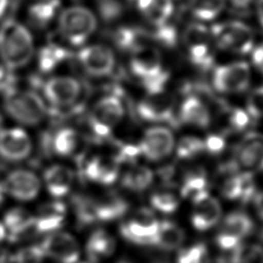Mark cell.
Masks as SVG:
<instances>
[{
	"label": "cell",
	"instance_id": "cell-24",
	"mask_svg": "<svg viewBox=\"0 0 263 263\" xmlns=\"http://www.w3.org/2000/svg\"><path fill=\"white\" fill-rule=\"evenodd\" d=\"M73 181V172L63 164H52L43 174V182L46 190L55 198L67 195L72 188Z\"/></svg>",
	"mask_w": 263,
	"mask_h": 263
},
{
	"label": "cell",
	"instance_id": "cell-31",
	"mask_svg": "<svg viewBox=\"0 0 263 263\" xmlns=\"http://www.w3.org/2000/svg\"><path fill=\"white\" fill-rule=\"evenodd\" d=\"M208 175L203 167L193 166L187 170L182 177L180 193L182 197H193L195 194L206 190Z\"/></svg>",
	"mask_w": 263,
	"mask_h": 263
},
{
	"label": "cell",
	"instance_id": "cell-25",
	"mask_svg": "<svg viewBox=\"0 0 263 263\" xmlns=\"http://www.w3.org/2000/svg\"><path fill=\"white\" fill-rule=\"evenodd\" d=\"M179 120L196 127L205 128L211 123V112L199 98L189 95L180 107Z\"/></svg>",
	"mask_w": 263,
	"mask_h": 263
},
{
	"label": "cell",
	"instance_id": "cell-37",
	"mask_svg": "<svg viewBox=\"0 0 263 263\" xmlns=\"http://www.w3.org/2000/svg\"><path fill=\"white\" fill-rule=\"evenodd\" d=\"M204 151L203 140L199 138L188 136L182 138L177 145L176 153L179 159H192Z\"/></svg>",
	"mask_w": 263,
	"mask_h": 263
},
{
	"label": "cell",
	"instance_id": "cell-28",
	"mask_svg": "<svg viewBox=\"0 0 263 263\" xmlns=\"http://www.w3.org/2000/svg\"><path fill=\"white\" fill-rule=\"evenodd\" d=\"M81 145L79 133L69 126L58 129L51 139V148L54 154L68 157L77 152Z\"/></svg>",
	"mask_w": 263,
	"mask_h": 263
},
{
	"label": "cell",
	"instance_id": "cell-19",
	"mask_svg": "<svg viewBox=\"0 0 263 263\" xmlns=\"http://www.w3.org/2000/svg\"><path fill=\"white\" fill-rule=\"evenodd\" d=\"M32 150V142L27 132L21 127L0 129V156L10 161L27 158Z\"/></svg>",
	"mask_w": 263,
	"mask_h": 263
},
{
	"label": "cell",
	"instance_id": "cell-17",
	"mask_svg": "<svg viewBox=\"0 0 263 263\" xmlns=\"http://www.w3.org/2000/svg\"><path fill=\"white\" fill-rule=\"evenodd\" d=\"M4 193L22 201L35 199L41 188V182L37 175L28 170H15L10 172L2 181Z\"/></svg>",
	"mask_w": 263,
	"mask_h": 263
},
{
	"label": "cell",
	"instance_id": "cell-9",
	"mask_svg": "<svg viewBox=\"0 0 263 263\" xmlns=\"http://www.w3.org/2000/svg\"><path fill=\"white\" fill-rule=\"evenodd\" d=\"M251 81L248 63L239 61L215 68L212 76L213 87L221 93H240L247 90Z\"/></svg>",
	"mask_w": 263,
	"mask_h": 263
},
{
	"label": "cell",
	"instance_id": "cell-12",
	"mask_svg": "<svg viewBox=\"0 0 263 263\" xmlns=\"http://www.w3.org/2000/svg\"><path fill=\"white\" fill-rule=\"evenodd\" d=\"M175 138L171 129L156 125L149 127L137 146L139 154L149 161H159L167 157L174 150Z\"/></svg>",
	"mask_w": 263,
	"mask_h": 263
},
{
	"label": "cell",
	"instance_id": "cell-32",
	"mask_svg": "<svg viewBox=\"0 0 263 263\" xmlns=\"http://www.w3.org/2000/svg\"><path fill=\"white\" fill-rule=\"evenodd\" d=\"M60 5V0H45L33 4L28 10L30 24L36 28L47 26L54 18Z\"/></svg>",
	"mask_w": 263,
	"mask_h": 263
},
{
	"label": "cell",
	"instance_id": "cell-48",
	"mask_svg": "<svg viewBox=\"0 0 263 263\" xmlns=\"http://www.w3.org/2000/svg\"><path fill=\"white\" fill-rule=\"evenodd\" d=\"M257 16L260 25L263 27V0H257Z\"/></svg>",
	"mask_w": 263,
	"mask_h": 263
},
{
	"label": "cell",
	"instance_id": "cell-13",
	"mask_svg": "<svg viewBox=\"0 0 263 263\" xmlns=\"http://www.w3.org/2000/svg\"><path fill=\"white\" fill-rule=\"evenodd\" d=\"M252 219L245 213L234 212L223 220L216 235V242L223 251H232L253 230Z\"/></svg>",
	"mask_w": 263,
	"mask_h": 263
},
{
	"label": "cell",
	"instance_id": "cell-52",
	"mask_svg": "<svg viewBox=\"0 0 263 263\" xmlns=\"http://www.w3.org/2000/svg\"><path fill=\"white\" fill-rule=\"evenodd\" d=\"M128 1H134V0H128Z\"/></svg>",
	"mask_w": 263,
	"mask_h": 263
},
{
	"label": "cell",
	"instance_id": "cell-41",
	"mask_svg": "<svg viewBox=\"0 0 263 263\" xmlns=\"http://www.w3.org/2000/svg\"><path fill=\"white\" fill-rule=\"evenodd\" d=\"M247 113L251 119L263 118V86L253 89L247 99Z\"/></svg>",
	"mask_w": 263,
	"mask_h": 263
},
{
	"label": "cell",
	"instance_id": "cell-33",
	"mask_svg": "<svg viewBox=\"0 0 263 263\" xmlns=\"http://www.w3.org/2000/svg\"><path fill=\"white\" fill-rule=\"evenodd\" d=\"M226 5V0H190L189 8L192 15L201 22L215 20L221 14Z\"/></svg>",
	"mask_w": 263,
	"mask_h": 263
},
{
	"label": "cell",
	"instance_id": "cell-39",
	"mask_svg": "<svg viewBox=\"0 0 263 263\" xmlns=\"http://www.w3.org/2000/svg\"><path fill=\"white\" fill-rule=\"evenodd\" d=\"M44 257L45 255L38 245L25 246L12 256L14 263H42Z\"/></svg>",
	"mask_w": 263,
	"mask_h": 263
},
{
	"label": "cell",
	"instance_id": "cell-11",
	"mask_svg": "<svg viewBox=\"0 0 263 263\" xmlns=\"http://www.w3.org/2000/svg\"><path fill=\"white\" fill-rule=\"evenodd\" d=\"M129 69L142 84L152 81L164 72L160 51L148 44L139 45L130 51Z\"/></svg>",
	"mask_w": 263,
	"mask_h": 263
},
{
	"label": "cell",
	"instance_id": "cell-26",
	"mask_svg": "<svg viewBox=\"0 0 263 263\" xmlns=\"http://www.w3.org/2000/svg\"><path fill=\"white\" fill-rule=\"evenodd\" d=\"M85 250L89 260L98 263L110 258L115 253L116 240L107 230L97 229L89 235Z\"/></svg>",
	"mask_w": 263,
	"mask_h": 263
},
{
	"label": "cell",
	"instance_id": "cell-51",
	"mask_svg": "<svg viewBox=\"0 0 263 263\" xmlns=\"http://www.w3.org/2000/svg\"><path fill=\"white\" fill-rule=\"evenodd\" d=\"M3 195H4V190H3V187H2V181H0V203L3 200Z\"/></svg>",
	"mask_w": 263,
	"mask_h": 263
},
{
	"label": "cell",
	"instance_id": "cell-14",
	"mask_svg": "<svg viewBox=\"0 0 263 263\" xmlns=\"http://www.w3.org/2000/svg\"><path fill=\"white\" fill-rule=\"evenodd\" d=\"M42 92L47 102L57 108L73 106L81 93L79 81L71 76H53L42 85Z\"/></svg>",
	"mask_w": 263,
	"mask_h": 263
},
{
	"label": "cell",
	"instance_id": "cell-20",
	"mask_svg": "<svg viewBox=\"0 0 263 263\" xmlns=\"http://www.w3.org/2000/svg\"><path fill=\"white\" fill-rule=\"evenodd\" d=\"M119 159L107 154H96L89 157L83 165V173L87 180L100 185L114 183L119 176Z\"/></svg>",
	"mask_w": 263,
	"mask_h": 263
},
{
	"label": "cell",
	"instance_id": "cell-6",
	"mask_svg": "<svg viewBox=\"0 0 263 263\" xmlns=\"http://www.w3.org/2000/svg\"><path fill=\"white\" fill-rule=\"evenodd\" d=\"M182 41L190 62L200 69H209L214 62L213 37L209 28L200 22L188 24L182 34Z\"/></svg>",
	"mask_w": 263,
	"mask_h": 263
},
{
	"label": "cell",
	"instance_id": "cell-2",
	"mask_svg": "<svg viewBox=\"0 0 263 263\" xmlns=\"http://www.w3.org/2000/svg\"><path fill=\"white\" fill-rule=\"evenodd\" d=\"M4 108L13 120L27 126L39 124L46 115L43 99L32 90L12 87L5 91Z\"/></svg>",
	"mask_w": 263,
	"mask_h": 263
},
{
	"label": "cell",
	"instance_id": "cell-44",
	"mask_svg": "<svg viewBox=\"0 0 263 263\" xmlns=\"http://www.w3.org/2000/svg\"><path fill=\"white\" fill-rule=\"evenodd\" d=\"M241 177V195L240 200L242 202H248L254 198L256 193V185L252 173L245 172L240 174Z\"/></svg>",
	"mask_w": 263,
	"mask_h": 263
},
{
	"label": "cell",
	"instance_id": "cell-21",
	"mask_svg": "<svg viewBox=\"0 0 263 263\" xmlns=\"http://www.w3.org/2000/svg\"><path fill=\"white\" fill-rule=\"evenodd\" d=\"M234 160L238 166L247 170H263V134L248 133L239 142L234 152Z\"/></svg>",
	"mask_w": 263,
	"mask_h": 263
},
{
	"label": "cell",
	"instance_id": "cell-40",
	"mask_svg": "<svg viewBox=\"0 0 263 263\" xmlns=\"http://www.w3.org/2000/svg\"><path fill=\"white\" fill-rule=\"evenodd\" d=\"M206 258V248L199 242L182 249L177 257V263H203Z\"/></svg>",
	"mask_w": 263,
	"mask_h": 263
},
{
	"label": "cell",
	"instance_id": "cell-49",
	"mask_svg": "<svg viewBox=\"0 0 263 263\" xmlns=\"http://www.w3.org/2000/svg\"><path fill=\"white\" fill-rule=\"evenodd\" d=\"M6 236H7V231H6L2 221L0 220V245L5 240Z\"/></svg>",
	"mask_w": 263,
	"mask_h": 263
},
{
	"label": "cell",
	"instance_id": "cell-36",
	"mask_svg": "<svg viewBox=\"0 0 263 263\" xmlns=\"http://www.w3.org/2000/svg\"><path fill=\"white\" fill-rule=\"evenodd\" d=\"M150 203L153 209L163 213L172 214L179 206V197L168 188H159L150 196Z\"/></svg>",
	"mask_w": 263,
	"mask_h": 263
},
{
	"label": "cell",
	"instance_id": "cell-50",
	"mask_svg": "<svg viewBox=\"0 0 263 263\" xmlns=\"http://www.w3.org/2000/svg\"><path fill=\"white\" fill-rule=\"evenodd\" d=\"M7 3H8V0H0V16L4 13Z\"/></svg>",
	"mask_w": 263,
	"mask_h": 263
},
{
	"label": "cell",
	"instance_id": "cell-27",
	"mask_svg": "<svg viewBox=\"0 0 263 263\" xmlns=\"http://www.w3.org/2000/svg\"><path fill=\"white\" fill-rule=\"evenodd\" d=\"M137 5L144 17L154 27L166 25L174 11L172 0H137Z\"/></svg>",
	"mask_w": 263,
	"mask_h": 263
},
{
	"label": "cell",
	"instance_id": "cell-46",
	"mask_svg": "<svg viewBox=\"0 0 263 263\" xmlns=\"http://www.w3.org/2000/svg\"><path fill=\"white\" fill-rule=\"evenodd\" d=\"M252 61L254 66L263 73V42L253 48Z\"/></svg>",
	"mask_w": 263,
	"mask_h": 263
},
{
	"label": "cell",
	"instance_id": "cell-18",
	"mask_svg": "<svg viewBox=\"0 0 263 263\" xmlns=\"http://www.w3.org/2000/svg\"><path fill=\"white\" fill-rule=\"evenodd\" d=\"M191 199L193 204L191 222L196 230H209L219 222L222 209L217 198L212 196L206 190H203L195 194Z\"/></svg>",
	"mask_w": 263,
	"mask_h": 263
},
{
	"label": "cell",
	"instance_id": "cell-22",
	"mask_svg": "<svg viewBox=\"0 0 263 263\" xmlns=\"http://www.w3.org/2000/svg\"><path fill=\"white\" fill-rule=\"evenodd\" d=\"M10 239L24 240L38 235L34 227L33 214L24 208H11L1 220Z\"/></svg>",
	"mask_w": 263,
	"mask_h": 263
},
{
	"label": "cell",
	"instance_id": "cell-15",
	"mask_svg": "<svg viewBox=\"0 0 263 263\" xmlns=\"http://www.w3.org/2000/svg\"><path fill=\"white\" fill-rule=\"evenodd\" d=\"M45 257L60 263H76L80 257V247L77 239L65 231H54L46 234L39 245Z\"/></svg>",
	"mask_w": 263,
	"mask_h": 263
},
{
	"label": "cell",
	"instance_id": "cell-35",
	"mask_svg": "<svg viewBox=\"0 0 263 263\" xmlns=\"http://www.w3.org/2000/svg\"><path fill=\"white\" fill-rule=\"evenodd\" d=\"M146 33L138 28L134 27H120L118 28L113 35L115 44L123 50L132 51L139 45H142L143 38H145Z\"/></svg>",
	"mask_w": 263,
	"mask_h": 263
},
{
	"label": "cell",
	"instance_id": "cell-1",
	"mask_svg": "<svg viewBox=\"0 0 263 263\" xmlns=\"http://www.w3.org/2000/svg\"><path fill=\"white\" fill-rule=\"evenodd\" d=\"M34 53L32 35L14 20H7L0 27V57L5 67L15 70L27 65Z\"/></svg>",
	"mask_w": 263,
	"mask_h": 263
},
{
	"label": "cell",
	"instance_id": "cell-23",
	"mask_svg": "<svg viewBox=\"0 0 263 263\" xmlns=\"http://www.w3.org/2000/svg\"><path fill=\"white\" fill-rule=\"evenodd\" d=\"M33 218L37 233L46 235L61 228L66 219V208L59 200L46 202L38 208Z\"/></svg>",
	"mask_w": 263,
	"mask_h": 263
},
{
	"label": "cell",
	"instance_id": "cell-5",
	"mask_svg": "<svg viewBox=\"0 0 263 263\" xmlns=\"http://www.w3.org/2000/svg\"><path fill=\"white\" fill-rule=\"evenodd\" d=\"M97 28V18L87 8L71 6L59 16L61 36L72 45L83 44Z\"/></svg>",
	"mask_w": 263,
	"mask_h": 263
},
{
	"label": "cell",
	"instance_id": "cell-47",
	"mask_svg": "<svg viewBox=\"0 0 263 263\" xmlns=\"http://www.w3.org/2000/svg\"><path fill=\"white\" fill-rule=\"evenodd\" d=\"M231 4L236 8H247L253 0H229Z\"/></svg>",
	"mask_w": 263,
	"mask_h": 263
},
{
	"label": "cell",
	"instance_id": "cell-29",
	"mask_svg": "<svg viewBox=\"0 0 263 263\" xmlns=\"http://www.w3.org/2000/svg\"><path fill=\"white\" fill-rule=\"evenodd\" d=\"M185 239V232L174 222L159 221V227L154 237L152 246L171 251L178 249Z\"/></svg>",
	"mask_w": 263,
	"mask_h": 263
},
{
	"label": "cell",
	"instance_id": "cell-10",
	"mask_svg": "<svg viewBox=\"0 0 263 263\" xmlns=\"http://www.w3.org/2000/svg\"><path fill=\"white\" fill-rule=\"evenodd\" d=\"M137 114L149 122H168L173 125L178 123L175 115V100L164 90L147 92L137 105Z\"/></svg>",
	"mask_w": 263,
	"mask_h": 263
},
{
	"label": "cell",
	"instance_id": "cell-38",
	"mask_svg": "<svg viewBox=\"0 0 263 263\" xmlns=\"http://www.w3.org/2000/svg\"><path fill=\"white\" fill-rule=\"evenodd\" d=\"M227 176L220 186L222 196L228 200L239 199L241 195V177L236 172L225 173Z\"/></svg>",
	"mask_w": 263,
	"mask_h": 263
},
{
	"label": "cell",
	"instance_id": "cell-3",
	"mask_svg": "<svg viewBox=\"0 0 263 263\" xmlns=\"http://www.w3.org/2000/svg\"><path fill=\"white\" fill-rule=\"evenodd\" d=\"M75 208L79 221L89 224L121 217L127 210V203L116 193L107 192L98 196L79 197Z\"/></svg>",
	"mask_w": 263,
	"mask_h": 263
},
{
	"label": "cell",
	"instance_id": "cell-45",
	"mask_svg": "<svg viewBox=\"0 0 263 263\" xmlns=\"http://www.w3.org/2000/svg\"><path fill=\"white\" fill-rule=\"evenodd\" d=\"M100 11L105 20H114L121 13L122 8L117 0H101Z\"/></svg>",
	"mask_w": 263,
	"mask_h": 263
},
{
	"label": "cell",
	"instance_id": "cell-7",
	"mask_svg": "<svg viewBox=\"0 0 263 263\" xmlns=\"http://www.w3.org/2000/svg\"><path fill=\"white\" fill-rule=\"evenodd\" d=\"M124 115V106L120 97L112 93L101 98L91 108L88 125L95 136L104 138L120 123Z\"/></svg>",
	"mask_w": 263,
	"mask_h": 263
},
{
	"label": "cell",
	"instance_id": "cell-30",
	"mask_svg": "<svg viewBox=\"0 0 263 263\" xmlns=\"http://www.w3.org/2000/svg\"><path fill=\"white\" fill-rule=\"evenodd\" d=\"M154 179L153 172L146 165L135 164L129 166L122 176L124 188L133 192H142L150 187Z\"/></svg>",
	"mask_w": 263,
	"mask_h": 263
},
{
	"label": "cell",
	"instance_id": "cell-34",
	"mask_svg": "<svg viewBox=\"0 0 263 263\" xmlns=\"http://www.w3.org/2000/svg\"><path fill=\"white\" fill-rule=\"evenodd\" d=\"M69 57V51L59 44L50 43L42 47L38 53V66L41 71L48 72Z\"/></svg>",
	"mask_w": 263,
	"mask_h": 263
},
{
	"label": "cell",
	"instance_id": "cell-43",
	"mask_svg": "<svg viewBox=\"0 0 263 263\" xmlns=\"http://www.w3.org/2000/svg\"><path fill=\"white\" fill-rule=\"evenodd\" d=\"M204 151L212 155H217L223 152L226 147V141L223 135L220 134H210L203 141Z\"/></svg>",
	"mask_w": 263,
	"mask_h": 263
},
{
	"label": "cell",
	"instance_id": "cell-42",
	"mask_svg": "<svg viewBox=\"0 0 263 263\" xmlns=\"http://www.w3.org/2000/svg\"><path fill=\"white\" fill-rule=\"evenodd\" d=\"M251 118L246 110L240 108L228 109V127L232 132H242L249 125Z\"/></svg>",
	"mask_w": 263,
	"mask_h": 263
},
{
	"label": "cell",
	"instance_id": "cell-16",
	"mask_svg": "<svg viewBox=\"0 0 263 263\" xmlns=\"http://www.w3.org/2000/svg\"><path fill=\"white\" fill-rule=\"evenodd\" d=\"M81 68L90 76L104 77L109 75L115 67V55L111 48L96 44L85 46L78 52Z\"/></svg>",
	"mask_w": 263,
	"mask_h": 263
},
{
	"label": "cell",
	"instance_id": "cell-4",
	"mask_svg": "<svg viewBox=\"0 0 263 263\" xmlns=\"http://www.w3.org/2000/svg\"><path fill=\"white\" fill-rule=\"evenodd\" d=\"M213 41L216 45L226 51L246 54L254 48L253 30L239 21H228L217 23L210 29Z\"/></svg>",
	"mask_w": 263,
	"mask_h": 263
},
{
	"label": "cell",
	"instance_id": "cell-8",
	"mask_svg": "<svg viewBox=\"0 0 263 263\" xmlns=\"http://www.w3.org/2000/svg\"><path fill=\"white\" fill-rule=\"evenodd\" d=\"M159 227V221L148 208L134 211L121 224L122 236L136 245H152Z\"/></svg>",
	"mask_w": 263,
	"mask_h": 263
}]
</instances>
